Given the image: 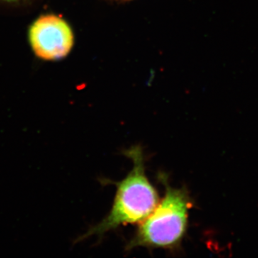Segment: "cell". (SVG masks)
<instances>
[{"instance_id": "obj_1", "label": "cell", "mask_w": 258, "mask_h": 258, "mask_svg": "<svg viewBox=\"0 0 258 258\" xmlns=\"http://www.w3.org/2000/svg\"><path fill=\"white\" fill-rule=\"evenodd\" d=\"M125 155L133 162V168L126 177L114 182L117 190L109 213L101 222L79 237L76 242L91 236L104 235L122 225L141 223L159 203L157 189L146 174L142 148L134 146L125 151Z\"/></svg>"}, {"instance_id": "obj_2", "label": "cell", "mask_w": 258, "mask_h": 258, "mask_svg": "<svg viewBox=\"0 0 258 258\" xmlns=\"http://www.w3.org/2000/svg\"><path fill=\"white\" fill-rule=\"evenodd\" d=\"M160 179L165 195L152 213L141 222L126 249L136 247L174 249L178 248L187 230L189 211L192 207L185 188L171 187L166 177Z\"/></svg>"}, {"instance_id": "obj_3", "label": "cell", "mask_w": 258, "mask_h": 258, "mask_svg": "<svg viewBox=\"0 0 258 258\" xmlns=\"http://www.w3.org/2000/svg\"><path fill=\"white\" fill-rule=\"evenodd\" d=\"M35 55L45 60H56L68 55L74 46V33L63 19L54 15L37 18L29 31Z\"/></svg>"}, {"instance_id": "obj_4", "label": "cell", "mask_w": 258, "mask_h": 258, "mask_svg": "<svg viewBox=\"0 0 258 258\" xmlns=\"http://www.w3.org/2000/svg\"><path fill=\"white\" fill-rule=\"evenodd\" d=\"M1 1L7 2V3H17V2L23 1V0H1Z\"/></svg>"}]
</instances>
